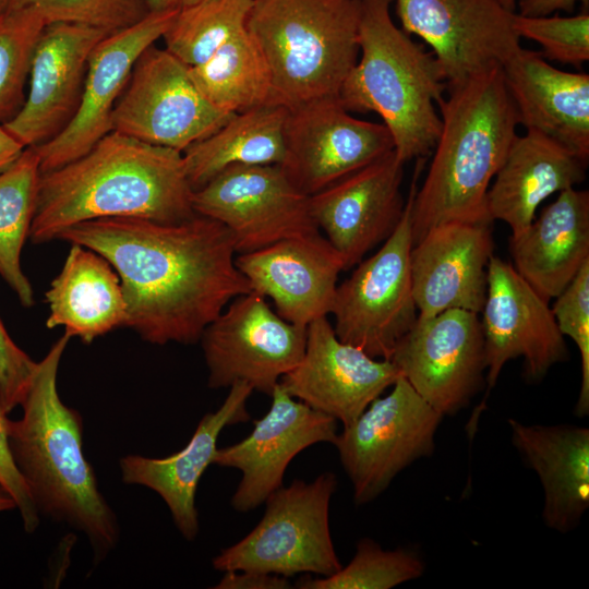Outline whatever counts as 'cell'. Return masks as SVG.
I'll list each match as a JSON object with an SVG mask.
<instances>
[{
    "instance_id": "obj_42",
    "label": "cell",
    "mask_w": 589,
    "mask_h": 589,
    "mask_svg": "<svg viewBox=\"0 0 589 589\" xmlns=\"http://www.w3.org/2000/svg\"><path fill=\"white\" fill-rule=\"evenodd\" d=\"M577 3L588 9L589 0H518V14L522 16H546L556 11L572 13Z\"/></svg>"
},
{
    "instance_id": "obj_15",
    "label": "cell",
    "mask_w": 589,
    "mask_h": 589,
    "mask_svg": "<svg viewBox=\"0 0 589 589\" xmlns=\"http://www.w3.org/2000/svg\"><path fill=\"white\" fill-rule=\"evenodd\" d=\"M284 143L279 166L308 196L395 149L384 123L354 118L338 97L317 98L288 108Z\"/></svg>"
},
{
    "instance_id": "obj_7",
    "label": "cell",
    "mask_w": 589,
    "mask_h": 589,
    "mask_svg": "<svg viewBox=\"0 0 589 589\" xmlns=\"http://www.w3.org/2000/svg\"><path fill=\"white\" fill-rule=\"evenodd\" d=\"M337 486L334 473L312 482L293 480L265 500L260 522L240 541L213 558L216 570H253L291 577H327L342 565L329 530V503Z\"/></svg>"
},
{
    "instance_id": "obj_27",
    "label": "cell",
    "mask_w": 589,
    "mask_h": 589,
    "mask_svg": "<svg viewBox=\"0 0 589 589\" xmlns=\"http://www.w3.org/2000/svg\"><path fill=\"white\" fill-rule=\"evenodd\" d=\"M587 164L539 132L516 135L486 194L489 218L506 223L518 236L545 199L586 179Z\"/></svg>"
},
{
    "instance_id": "obj_32",
    "label": "cell",
    "mask_w": 589,
    "mask_h": 589,
    "mask_svg": "<svg viewBox=\"0 0 589 589\" xmlns=\"http://www.w3.org/2000/svg\"><path fill=\"white\" fill-rule=\"evenodd\" d=\"M39 175L34 146L0 172V276L26 308L34 304V291L22 271L21 253L34 218Z\"/></svg>"
},
{
    "instance_id": "obj_25",
    "label": "cell",
    "mask_w": 589,
    "mask_h": 589,
    "mask_svg": "<svg viewBox=\"0 0 589 589\" xmlns=\"http://www.w3.org/2000/svg\"><path fill=\"white\" fill-rule=\"evenodd\" d=\"M518 124L589 158V75L558 70L541 52L519 48L502 65Z\"/></svg>"
},
{
    "instance_id": "obj_45",
    "label": "cell",
    "mask_w": 589,
    "mask_h": 589,
    "mask_svg": "<svg viewBox=\"0 0 589 589\" xmlns=\"http://www.w3.org/2000/svg\"><path fill=\"white\" fill-rule=\"evenodd\" d=\"M16 508V502L8 491V489L0 482V512L10 510Z\"/></svg>"
},
{
    "instance_id": "obj_35",
    "label": "cell",
    "mask_w": 589,
    "mask_h": 589,
    "mask_svg": "<svg viewBox=\"0 0 589 589\" xmlns=\"http://www.w3.org/2000/svg\"><path fill=\"white\" fill-rule=\"evenodd\" d=\"M46 25L34 8L7 9L0 14V124L23 106L33 53Z\"/></svg>"
},
{
    "instance_id": "obj_47",
    "label": "cell",
    "mask_w": 589,
    "mask_h": 589,
    "mask_svg": "<svg viewBox=\"0 0 589 589\" xmlns=\"http://www.w3.org/2000/svg\"><path fill=\"white\" fill-rule=\"evenodd\" d=\"M9 2L10 0H0V14L8 9Z\"/></svg>"
},
{
    "instance_id": "obj_5",
    "label": "cell",
    "mask_w": 589,
    "mask_h": 589,
    "mask_svg": "<svg viewBox=\"0 0 589 589\" xmlns=\"http://www.w3.org/2000/svg\"><path fill=\"white\" fill-rule=\"evenodd\" d=\"M393 1L360 0V53L338 99L349 112L377 113L406 163L432 154L442 127L436 104L446 82L432 51L393 22Z\"/></svg>"
},
{
    "instance_id": "obj_38",
    "label": "cell",
    "mask_w": 589,
    "mask_h": 589,
    "mask_svg": "<svg viewBox=\"0 0 589 589\" xmlns=\"http://www.w3.org/2000/svg\"><path fill=\"white\" fill-rule=\"evenodd\" d=\"M552 312L561 334L570 337L580 353L581 384L575 414L586 417L589 413V261L556 297Z\"/></svg>"
},
{
    "instance_id": "obj_41",
    "label": "cell",
    "mask_w": 589,
    "mask_h": 589,
    "mask_svg": "<svg viewBox=\"0 0 589 589\" xmlns=\"http://www.w3.org/2000/svg\"><path fill=\"white\" fill-rule=\"evenodd\" d=\"M220 581L214 587L216 589H288L290 582L287 577L253 572V570H228Z\"/></svg>"
},
{
    "instance_id": "obj_34",
    "label": "cell",
    "mask_w": 589,
    "mask_h": 589,
    "mask_svg": "<svg viewBox=\"0 0 589 589\" xmlns=\"http://www.w3.org/2000/svg\"><path fill=\"white\" fill-rule=\"evenodd\" d=\"M418 553L407 549L384 550L371 539H361L347 566L327 577H305L300 589H389L424 573Z\"/></svg>"
},
{
    "instance_id": "obj_17",
    "label": "cell",
    "mask_w": 589,
    "mask_h": 589,
    "mask_svg": "<svg viewBox=\"0 0 589 589\" xmlns=\"http://www.w3.org/2000/svg\"><path fill=\"white\" fill-rule=\"evenodd\" d=\"M177 12H149L136 24L110 33L97 44L88 60L82 98L73 119L57 136L34 146L40 173L83 156L111 132L113 108L136 60L163 37Z\"/></svg>"
},
{
    "instance_id": "obj_31",
    "label": "cell",
    "mask_w": 589,
    "mask_h": 589,
    "mask_svg": "<svg viewBox=\"0 0 589 589\" xmlns=\"http://www.w3.org/2000/svg\"><path fill=\"white\" fill-rule=\"evenodd\" d=\"M190 74L202 95L224 112L276 104L267 63L247 27L206 62L190 67Z\"/></svg>"
},
{
    "instance_id": "obj_21",
    "label": "cell",
    "mask_w": 589,
    "mask_h": 589,
    "mask_svg": "<svg viewBox=\"0 0 589 589\" xmlns=\"http://www.w3.org/2000/svg\"><path fill=\"white\" fill-rule=\"evenodd\" d=\"M404 165L394 149L309 196L313 220L341 255L345 271L398 226L406 204L400 191Z\"/></svg>"
},
{
    "instance_id": "obj_43",
    "label": "cell",
    "mask_w": 589,
    "mask_h": 589,
    "mask_svg": "<svg viewBox=\"0 0 589 589\" xmlns=\"http://www.w3.org/2000/svg\"><path fill=\"white\" fill-rule=\"evenodd\" d=\"M25 148L3 124H0V172L10 167Z\"/></svg>"
},
{
    "instance_id": "obj_44",
    "label": "cell",
    "mask_w": 589,
    "mask_h": 589,
    "mask_svg": "<svg viewBox=\"0 0 589 589\" xmlns=\"http://www.w3.org/2000/svg\"><path fill=\"white\" fill-rule=\"evenodd\" d=\"M203 0H147L151 12L180 11Z\"/></svg>"
},
{
    "instance_id": "obj_33",
    "label": "cell",
    "mask_w": 589,
    "mask_h": 589,
    "mask_svg": "<svg viewBox=\"0 0 589 589\" xmlns=\"http://www.w3.org/2000/svg\"><path fill=\"white\" fill-rule=\"evenodd\" d=\"M253 0H203L177 12L161 38L165 48L197 67L245 27Z\"/></svg>"
},
{
    "instance_id": "obj_22",
    "label": "cell",
    "mask_w": 589,
    "mask_h": 589,
    "mask_svg": "<svg viewBox=\"0 0 589 589\" xmlns=\"http://www.w3.org/2000/svg\"><path fill=\"white\" fill-rule=\"evenodd\" d=\"M235 264L252 291L269 297L285 321L306 327L330 313L345 263L320 232L239 254Z\"/></svg>"
},
{
    "instance_id": "obj_40",
    "label": "cell",
    "mask_w": 589,
    "mask_h": 589,
    "mask_svg": "<svg viewBox=\"0 0 589 589\" xmlns=\"http://www.w3.org/2000/svg\"><path fill=\"white\" fill-rule=\"evenodd\" d=\"M9 420L0 409V482L15 500L24 530L33 533L39 526L40 515L12 458L8 441Z\"/></svg>"
},
{
    "instance_id": "obj_3",
    "label": "cell",
    "mask_w": 589,
    "mask_h": 589,
    "mask_svg": "<svg viewBox=\"0 0 589 589\" xmlns=\"http://www.w3.org/2000/svg\"><path fill=\"white\" fill-rule=\"evenodd\" d=\"M69 340L63 334L37 362L20 405L23 416L9 420L8 441L39 515L85 534L97 565L118 545L120 526L84 456L82 417L58 393L59 364Z\"/></svg>"
},
{
    "instance_id": "obj_12",
    "label": "cell",
    "mask_w": 589,
    "mask_h": 589,
    "mask_svg": "<svg viewBox=\"0 0 589 589\" xmlns=\"http://www.w3.org/2000/svg\"><path fill=\"white\" fill-rule=\"evenodd\" d=\"M200 340L211 388L243 382L271 396L301 360L306 327L285 321L251 291L231 300Z\"/></svg>"
},
{
    "instance_id": "obj_28",
    "label": "cell",
    "mask_w": 589,
    "mask_h": 589,
    "mask_svg": "<svg viewBox=\"0 0 589 589\" xmlns=\"http://www.w3.org/2000/svg\"><path fill=\"white\" fill-rule=\"evenodd\" d=\"M516 272L545 301L558 297L589 261V192L566 189L509 238Z\"/></svg>"
},
{
    "instance_id": "obj_29",
    "label": "cell",
    "mask_w": 589,
    "mask_h": 589,
    "mask_svg": "<svg viewBox=\"0 0 589 589\" xmlns=\"http://www.w3.org/2000/svg\"><path fill=\"white\" fill-rule=\"evenodd\" d=\"M50 314L46 326H63L85 344L124 326L125 301L120 278L100 254L73 243L59 275L45 293Z\"/></svg>"
},
{
    "instance_id": "obj_19",
    "label": "cell",
    "mask_w": 589,
    "mask_h": 589,
    "mask_svg": "<svg viewBox=\"0 0 589 589\" xmlns=\"http://www.w3.org/2000/svg\"><path fill=\"white\" fill-rule=\"evenodd\" d=\"M272 405L254 422L241 442L217 448L213 464L238 469L241 480L231 497L238 512L263 504L283 486L290 461L303 449L322 442L334 444L337 421L291 397L279 385L272 393Z\"/></svg>"
},
{
    "instance_id": "obj_13",
    "label": "cell",
    "mask_w": 589,
    "mask_h": 589,
    "mask_svg": "<svg viewBox=\"0 0 589 589\" xmlns=\"http://www.w3.org/2000/svg\"><path fill=\"white\" fill-rule=\"evenodd\" d=\"M192 204L196 214L228 228L239 254L320 232L309 196L279 165L231 166L193 191Z\"/></svg>"
},
{
    "instance_id": "obj_4",
    "label": "cell",
    "mask_w": 589,
    "mask_h": 589,
    "mask_svg": "<svg viewBox=\"0 0 589 589\" xmlns=\"http://www.w3.org/2000/svg\"><path fill=\"white\" fill-rule=\"evenodd\" d=\"M446 92L436 104L442 127L433 158L413 200V244L445 223H493L486 194L517 135L518 116L502 67Z\"/></svg>"
},
{
    "instance_id": "obj_10",
    "label": "cell",
    "mask_w": 589,
    "mask_h": 589,
    "mask_svg": "<svg viewBox=\"0 0 589 589\" xmlns=\"http://www.w3.org/2000/svg\"><path fill=\"white\" fill-rule=\"evenodd\" d=\"M231 116L202 95L190 67L152 45L136 60L113 108L111 131L183 153Z\"/></svg>"
},
{
    "instance_id": "obj_8",
    "label": "cell",
    "mask_w": 589,
    "mask_h": 589,
    "mask_svg": "<svg viewBox=\"0 0 589 589\" xmlns=\"http://www.w3.org/2000/svg\"><path fill=\"white\" fill-rule=\"evenodd\" d=\"M424 160L417 158L398 226L375 254L359 262L351 276L337 286L330 310L336 336L375 359L389 360L418 318L410 268L411 211Z\"/></svg>"
},
{
    "instance_id": "obj_39",
    "label": "cell",
    "mask_w": 589,
    "mask_h": 589,
    "mask_svg": "<svg viewBox=\"0 0 589 589\" xmlns=\"http://www.w3.org/2000/svg\"><path fill=\"white\" fill-rule=\"evenodd\" d=\"M37 362L10 337L0 318V409L7 414L20 406Z\"/></svg>"
},
{
    "instance_id": "obj_1",
    "label": "cell",
    "mask_w": 589,
    "mask_h": 589,
    "mask_svg": "<svg viewBox=\"0 0 589 589\" xmlns=\"http://www.w3.org/2000/svg\"><path fill=\"white\" fill-rule=\"evenodd\" d=\"M104 256L118 274L125 325L155 345L194 344L240 294L252 291L235 264V243L219 221L195 214L178 223L111 217L59 236Z\"/></svg>"
},
{
    "instance_id": "obj_2",
    "label": "cell",
    "mask_w": 589,
    "mask_h": 589,
    "mask_svg": "<svg viewBox=\"0 0 589 589\" xmlns=\"http://www.w3.org/2000/svg\"><path fill=\"white\" fill-rule=\"evenodd\" d=\"M193 190L181 152L109 132L86 154L39 175L28 239L45 243L95 219L193 217Z\"/></svg>"
},
{
    "instance_id": "obj_30",
    "label": "cell",
    "mask_w": 589,
    "mask_h": 589,
    "mask_svg": "<svg viewBox=\"0 0 589 589\" xmlns=\"http://www.w3.org/2000/svg\"><path fill=\"white\" fill-rule=\"evenodd\" d=\"M288 108L268 104L233 113L218 130L188 147L183 161L193 191L237 165H280Z\"/></svg>"
},
{
    "instance_id": "obj_14",
    "label": "cell",
    "mask_w": 589,
    "mask_h": 589,
    "mask_svg": "<svg viewBox=\"0 0 589 589\" xmlns=\"http://www.w3.org/2000/svg\"><path fill=\"white\" fill-rule=\"evenodd\" d=\"M389 360L436 411L453 416L485 383L484 339L479 314L449 309L418 316Z\"/></svg>"
},
{
    "instance_id": "obj_11",
    "label": "cell",
    "mask_w": 589,
    "mask_h": 589,
    "mask_svg": "<svg viewBox=\"0 0 589 589\" xmlns=\"http://www.w3.org/2000/svg\"><path fill=\"white\" fill-rule=\"evenodd\" d=\"M486 296L481 326L485 353L486 395L474 409L466 430L473 438L485 400L504 365L524 359L525 376L539 381L569 352L549 302L541 298L510 263L492 255L486 271Z\"/></svg>"
},
{
    "instance_id": "obj_16",
    "label": "cell",
    "mask_w": 589,
    "mask_h": 589,
    "mask_svg": "<svg viewBox=\"0 0 589 589\" xmlns=\"http://www.w3.org/2000/svg\"><path fill=\"white\" fill-rule=\"evenodd\" d=\"M408 35L432 48L446 87L502 67L520 46L516 12L498 0H395Z\"/></svg>"
},
{
    "instance_id": "obj_18",
    "label": "cell",
    "mask_w": 589,
    "mask_h": 589,
    "mask_svg": "<svg viewBox=\"0 0 589 589\" xmlns=\"http://www.w3.org/2000/svg\"><path fill=\"white\" fill-rule=\"evenodd\" d=\"M400 376L390 360L341 341L326 316L306 326L299 363L280 381L291 397L348 425Z\"/></svg>"
},
{
    "instance_id": "obj_6",
    "label": "cell",
    "mask_w": 589,
    "mask_h": 589,
    "mask_svg": "<svg viewBox=\"0 0 589 589\" xmlns=\"http://www.w3.org/2000/svg\"><path fill=\"white\" fill-rule=\"evenodd\" d=\"M360 0H253L245 27L271 73L276 104L338 97L356 65Z\"/></svg>"
},
{
    "instance_id": "obj_9",
    "label": "cell",
    "mask_w": 589,
    "mask_h": 589,
    "mask_svg": "<svg viewBox=\"0 0 589 589\" xmlns=\"http://www.w3.org/2000/svg\"><path fill=\"white\" fill-rule=\"evenodd\" d=\"M443 417L400 375L386 396L344 426L334 445L357 506L376 498L405 468L432 455Z\"/></svg>"
},
{
    "instance_id": "obj_24",
    "label": "cell",
    "mask_w": 589,
    "mask_h": 589,
    "mask_svg": "<svg viewBox=\"0 0 589 589\" xmlns=\"http://www.w3.org/2000/svg\"><path fill=\"white\" fill-rule=\"evenodd\" d=\"M252 392L247 383H233L221 406L201 419L181 450L164 458L127 455L119 461L122 481L155 491L188 541H193L200 531L195 494L201 477L213 464L221 431L250 419L247 401Z\"/></svg>"
},
{
    "instance_id": "obj_37",
    "label": "cell",
    "mask_w": 589,
    "mask_h": 589,
    "mask_svg": "<svg viewBox=\"0 0 589 589\" xmlns=\"http://www.w3.org/2000/svg\"><path fill=\"white\" fill-rule=\"evenodd\" d=\"M513 27L542 47L545 60L570 64L580 69L589 60V14L572 16H522L515 13Z\"/></svg>"
},
{
    "instance_id": "obj_20",
    "label": "cell",
    "mask_w": 589,
    "mask_h": 589,
    "mask_svg": "<svg viewBox=\"0 0 589 589\" xmlns=\"http://www.w3.org/2000/svg\"><path fill=\"white\" fill-rule=\"evenodd\" d=\"M109 34L79 23L55 22L45 26L33 53L23 106L3 124L25 147L50 141L73 119L89 57Z\"/></svg>"
},
{
    "instance_id": "obj_23",
    "label": "cell",
    "mask_w": 589,
    "mask_h": 589,
    "mask_svg": "<svg viewBox=\"0 0 589 589\" xmlns=\"http://www.w3.org/2000/svg\"><path fill=\"white\" fill-rule=\"evenodd\" d=\"M491 224L445 223L413 244L410 268L418 316L449 309L482 311L493 255Z\"/></svg>"
},
{
    "instance_id": "obj_26",
    "label": "cell",
    "mask_w": 589,
    "mask_h": 589,
    "mask_svg": "<svg viewBox=\"0 0 589 589\" xmlns=\"http://www.w3.org/2000/svg\"><path fill=\"white\" fill-rule=\"evenodd\" d=\"M514 447L543 489L542 519L561 533L574 530L589 507V429L508 420Z\"/></svg>"
},
{
    "instance_id": "obj_46",
    "label": "cell",
    "mask_w": 589,
    "mask_h": 589,
    "mask_svg": "<svg viewBox=\"0 0 589 589\" xmlns=\"http://www.w3.org/2000/svg\"><path fill=\"white\" fill-rule=\"evenodd\" d=\"M507 10L515 12L517 0H498Z\"/></svg>"
},
{
    "instance_id": "obj_36",
    "label": "cell",
    "mask_w": 589,
    "mask_h": 589,
    "mask_svg": "<svg viewBox=\"0 0 589 589\" xmlns=\"http://www.w3.org/2000/svg\"><path fill=\"white\" fill-rule=\"evenodd\" d=\"M34 8L46 20L79 23L109 33L130 27L151 11L147 0H10L8 9Z\"/></svg>"
}]
</instances>
